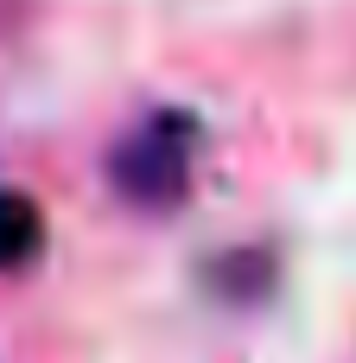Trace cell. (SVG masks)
<instances>
[{"mask_svg": "<svg viewBox=\"0 0 356 363\" xmlns=\"http://www.w3.org/2000/svg\"><path fill=\"white\" fill-rule=\"evenodd\" d=\"M191 153H197V121L178 115V108H159L115 147L108 179L134 204H172L191 179Z\"/></svg>", "mask_w": 356, "mask_h": 363, "instance_id": "obj_1", "label": "cell"}, {"mask_svg": "<svg viewBox=\"0 0 356 363\" xmlns=\"http://www.w3.org/2000/svg\"><path fill=\"white\" fill-rule=\"evenodd\" d=\"M45 249V217L25 191L0 185V268H25Z\"/></svg>", "mask_w": 356, "mask_h": 363, "instance_id": "obj_2", "label": "cell"}]
</instances>
